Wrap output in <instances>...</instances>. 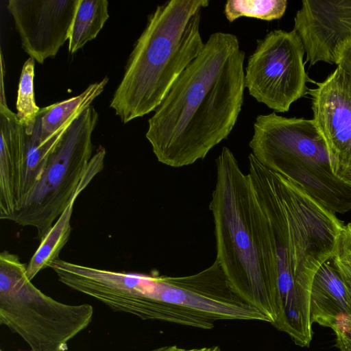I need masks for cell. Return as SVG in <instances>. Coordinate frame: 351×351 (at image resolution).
<instances>
[{
    "label": "cell",
    "instance_id": "1",
    "mask_svg": "<svg viewBox=\"0 0 351 351\" xmlns=\"http://www.w3.org/2000/svg\"><path fill=\"white\" fill-rule=\"evenodd\" d=\"M245 56L236 35H210L148 120L145 137L158 162L192 165L228 138L243 104Z\"/></svg>",
    "mask_w": 351,
    "mask_h": 351
},
{
    "label": "cell",
    "instance_id": "2",
    "mask_svg": "<svg viewBox=\"0 0 351 351\" xmlns=\"http://www.w3.org/2000/svg\"><path fill=\"white\" fill-rule=\"evenodd\" d=\"M249 175L267 219L277 276L274 326L300 346L312 340L310 295L319 267L333 258L343 223L300 186L248 156Z\"/></svg>",
    "mask_w": 351,
    "mask_h": 351
},
{
    "label": "cell",
    "instance_id": "3",
    "mask_svg": "<svg viewBox=\"0 0 351 351\" xmlns=\"http://www.w3.org/2000/svg\"><path fill=\"white\" fill-rule=\"evenodd\" d=\"M216 182L209 209L216 261L229 285L272 325L276 318L277 276L269 224L251 178L223 147L216 159Z\"/></svg>",
    "mask_w": 351,
    "mask_h": 351
},
{
    "label": "cell",
    "instance_id": "4",
    "mask_svg": "<svg viewBox=\"0 0 351 351\" xmlns=\"http://www.w3.org/2000/svg\"><path fill=\"white\" fill-rule=\"evenodd\" d=\"M208 0H171L156 6L135 42L110 107L123 123L153 112L202 50V12Z\"/></svg>",
    "mask_w": 351,
    "mask_h": 351
},
{
    "label": "cell",
    "instance_id": "5",
    "mask_svg": "<svg viewBox=\"0 0 351 351\" xmlns=\"http://www.w3.org/2000/svg\"><path fill=\"white\" fill-rule=\"evenodd\" d=\"M263 166L287 178L333 213L351 210V188L333 174L324 137L313 119L259 114L249 143Z\"/></svg>",
    "mask_w": 351,
    "mask_h": 351
},
{
    "label": "cell",
    "instance_id": "6",
    "mask_svg": "<svg viewBox=\"0 0 351 351\" xmlns=\"http://www.w3.org/2000/svg\"><path fill=\"white\" fill-rule=\"evenodd\" d=\"M98 118L91 105L74 119L18 212L14 222L34 227L40 241L74 195L104 168L106 149L100 145L93 154L92 135Z\"/></svg>",
    "mask_w": 351,
    "mask_h": 351
},
{
    "label": "cell",
    "instance_id": "7",
    "mask_svg": "<svg viewBox=\"0 0 351 351\" xmlns=\"http://www.w3.org/2000/svg\"><path fill=\"white\" fill-rule=\"evenodd\" d=\"M27 265L8 251L0 254V324L30 351H66L68 343L93 320L90 304H68L43 293L27 278Z\"/></svg>",
    "mask_w": 351,
    "mask_h": 351
},
{
    "label": "cell",
    "instance_id": "8",
    "mask_svg": "<svg viewBox=\"0 0 351 351\" xmlns=\"http://www.w3.org/2000/svg\"><path fill=\"white\" fill-rule=\"evenodd\" d=\"M305 49L291 31L274 29L257 40L245 67V87L258 102L275 112H286L308 93L312 82L305 71Z\"/></svg>",
    "mask_w": 351,
    "mask_h": 351
},
{
    "label": "cell",
    "instance_id": "9",
    "mask_svg": "<svg viewBox=\"0 0 351 351\" xmlns=\"http://www.w3.org/2000/svg\"><path fill=\"white\" fill-rule=\"evenodd\" d=\"M152 298L158 303L184 308L215 322L255 321L258 311L232 289L219 263L185 276L152 274Z\"/></svg>",
    "mask_w": 351,
    "mask_h": 351
},
{
    "label": "cell",
    "instance_id": "10",
    "mask_svg": "<svg viewBox=\"0 0 351 351\" xmlns=\"http://www.w3.org/2000/svg\"><path fill=\"white\" fill-rule=\"evenodd\" d=\"M308 89L313 121L325 141L333 174L351 188V74L339 66Z\"/></svg>",
    "mask_w": 351,
    "mask_h": 351
},
{
    "label": "cell",
    "instance_id": "11",
    "mask_svg": "<svg viewBox=\"0 0 351 351\" xmlns=\"http://www.w3.org/2000/svg\"><path fill=\"white\" fill-rule=\"evenodd\" d=\"M79 0H9L7 9L21 47L40 64L54 58L69 40Z\"/></svg>",
    "mask_w": 351,
    "mask_h": 351
},
{
    "label": "cell",
    "instance_id": "12",
    "mask_svg": "<svg viewBox=\"0 0 351 351\" xmlns=\"http://www.w3.org/2000/svg\"><path fill=\"white\" fill-rule=\"evenodd\" d=\"M303 43L310 66L336 64L337 51L351 38V0H304L293 28Z\"/></svg>",
    "mask_w": 351,
    "mask_h": 351
},
{
    "label": "cell",
    "instance_id": "13",
    "mask_svg": "<svg viewBox=\"0 0 351 351\" xmlns=\"http://www.w3.org/2000/svg\"><path fill=\"white\" fill-rule=\"evenodd\" d=\"M0 218L14 221L26 145L24 126L0 92Z\"/></svg>",
    "mask_w": 351,
    "mask_h": 351
},
{
    "label": "cell",
    "instance_id": "14",
    "mask_svg": "<svg viewBox=\"0 0 351 351\" xmlns=\"http://www.w3.org/2000/svg\"><path fill=\"white\" fill-rule=\"evenodd\" d=\"M310 320L336 336L351 331V295L331 259L316 272L311 290Z\"/></svg>",
    "mask_w": 351,
    "mask_h": 351
},
{
    "label": "cell",
    "instance_id": "15",
    "mask_svg": "<svg viewBox=\"0 0 351 351\" xmlns=\"http://www.w3.org/2000/svg\"><path fill=\"white\" fill-rule=\"evenodd\" d=\"M108 77L90 84L77 96L40 108L31 133L40 147L56 143L58 135L63 134L82 111L104 90Z\"/></svg>",
    "mask_w": 351,
    "mask_h": 351
},
{
    "label": "cell",
    "instance_id": "16",
    "mask_svg": "<svg viewBox=\"0 0 351 351\" xmlns=\"http://www.w3.org/2000/svg\"><path fill=\"white\" fill-rule=\"evenodd\" d=\"M84 190H80L72 198L53 223L27 265V276L32 280L40 271L49 267L58 259L59 254L69 239L71 231V219L74 204Z\"/></svg>",
    "mask_w": 351,
    "mask_h": 351
},
{
    "label": "cell",
    "instance_id": "17",
    "mask_svg": "<svg viewBox=\"0 0 351 351\" xmlns=\"http://www.w3.org/2000/svg\"><path fill=\"white\" fill-rule=\"evenodd\" d=\"M108 5L107 0H79L68 40L70 53L97 37L110 17Z\"/></svg>",
    "mask_w": 351,
    "mask_h": 351
},
{
    "label": "cell",
    "instance_id": "18",
    "mask_svg": "<svg viewBox=\"0 0 351 351\" xmlns=\"http://www.w3.org/2000/svg\"><path fill=\"white\" fill-rule=\"evenodd\" d=\"M287 3V0H229L225 4L224 14L229 22L240 17L270 21L283 16Z\"/></svg>",
    "mask_w": 351,
    "mask_h": 351
},
{
    "label": "cell",
    "instance_id": "19",
    "mask_svg": "<svg viewBox=\"0 0 351 351\" xmlns=\"http://www.w3.org/2000/svg\"><path fill=\"white\" fill-rule=\"evenodd\" d=\"M35 60L29 58L23 64L19 81L16 102V117L24 126L25 132H32L40 108L36 105L34 95Z\"/></svg>",
    "mask_w": 351,
    "mask_h": 351
},
{
    "label": "cell",
    "instance_id": "20",
    "mask_svg": "<svg viewBox=\"0 0 351 351\" xmlns=\"http://www.w3.org/2000/svg\"><path fill=\"white\" fill-rule=\"evenodd\" d=\"M334 258L351 264V223L342 228L339 235Z\"/></svg>",
    "mask_w": 351,
    "mask_h": 351
},
{
    "label": "cell",
    "instance_id": "21",
    "mask_svg": "<svg viewBox=\"0 0 351 351\" xmlns=\"http://www.w3.org/2000/svg\"><path fill=\"white\" fill-rule=\"evenodd\" d=\"M335 64L351 74V38L338 48Z\"/></svg>",
    "mask_w": 351,
    "mask_h": 351
},
{
    "label": "cell",
    "instance_id": "22",
    "mask_svg": "<svg viewBox=\"0 0 351 351\" xmlns=\"http://www.w3.org/2000/svg\"><path fill=\"white\" fill-rule=\"evenodd\" d=\"M331 262L351 295V264L342 262L334 257L331 259Z\"/></svg>",
    "mask_w": 351,
    "mask_h": 351
},
{
    "label": "cell",
    "instance_id": "23",
    "mask_svg": "<svg viewBox=\"0 0 351 351\" xmlns=\"http://www.w3.org/2000/svg\"><path fill=\"white\" fill-rule=\"evenodd\" d=\"M149 351H220L218 346L203 347L198 348H184L177 346H167L157 348Z\"/></svg>",
    "mask_w": 351,
    "mask_h": 351
},
{
    "label": "cell",
    "instance_id": "24",
    "mask_svg": "<svg viewBox=\"0 0 351 351\" xmlns=\"http://www.w3.org/2000/svg\"><path fill=\"white\" fill-rule=\"evenodd\" d=\"M337 337V346L341 351H351V331Z\"/></svg>",
    "mask_w": 351,
    "mask_h": 351
}]
</instances>
